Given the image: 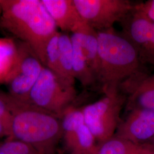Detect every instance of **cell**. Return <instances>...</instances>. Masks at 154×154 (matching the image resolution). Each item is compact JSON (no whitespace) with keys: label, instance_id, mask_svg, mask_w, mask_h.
I'll use <instances>...</instances> for the list:
<instances>
[{"label":"cell","instance_id":"cell-18","mask_svg":"<svg viewBox=\"0 0 154 154\" xmlns=\"http://www.w3.org/2000/svg\"><path fill=\"white\" fill-rule=\"evenodd\" d=\"M0 154H40L26 143L12 138L0 142Z\"/></svg>","mask_w":154,"mask_h":154},{"label":"cell","instance_id":"cell-16","mask_svg":"<svg viewBox=\"0 0 154 154\" xmlns=\"http://www.w3.org/2000/svg\"><path fill=\"white\" fill-rule=\"evenodd\" d=\"M59 35L60 32H58L50 39L48 44L46 53V67H48L51 71L54 72L57 75L62 78L61 66L60 63V53L58 46Z\"/></svg>","mask_w":154,"mask_h":154},{"label":"cell","instance_id":"cell-20","mask_svg":"<svg viewBox=\"0 0 154 154\" xmlns=\"http://www.w3.org/2000/svg\"><path fill=\"white\" fill-rule=\"evenodd\" d=\"M98 154H126V149L121 141L112 140L105 143Z\"/></svg>","mask_w":154,"mask_h":154},{"label":"cell","instance_id":"cell-5","mask_svg":"<svg viewBox=\"0 0 154 154\" xmlns=\"http://www.w3.org/2000/svg\"><path fill=\"white\" fill-rule=\"evenodd\" d=\"M45 66L32 48L22 42L17 45L16 59L4 83L9 94L29 103V94Z\"/></svg>","mask_w":154,"mask_h":154},{"label":"cell","instance_id":"cell-11","mask_svg":"<svg viewBox=\"0 0 154 154\" xmlns=\"http://www.w3.org/2000/svg\"><path fill=\"white\" fill-rule=\"evenodd\" d=\"M121 91L128 94L129 107L131 109L154 110V73L143 79L125 85Z\"/></svg>","mask_w":154,"mask_h":154},{"label":"cell","instance_id":"cell-4","mask_svg":"<svg viewBox=\"0 0 154 154\" xmlns=\"http://www.w3.org/2000/svg\"><path fill=\"white\" fill-rule=\"evenodd\" d=\"M75 86L44 67L29 94V103L60 118L77 97Z\"/></svg>","mask_w":154,"mask_h":154},{"label":"cell","instance_id":"cell-12","mask_svg":"<svg viewBox=\"0 0 154 154\" xmlns=\"http://www.w3.org/2000/svg\"><path fill=\"white\" fill-rule=\"evenodd\" d=\"M70 37L73 50V73L75 79L81 83L84 88H92L98 86L97 81L83 53L76 35L72 33Z\"/></svg>","mask_w":154,"mask_h":154},{"label":"cell","instance_id":"cell-1","mask_svg":"<svg viewBox=\"0 0 154 154\" xmlns=\"http://www.w3.org/2000/svg\"><path fill=\"white\" fill-rule=\"evenodd\" d=\"M0 23L29 45L46 67L47 46L58 31L42 0H0Z\"/></svg>","mask_w":154,"mask_h":154},{"label":"cell","instance_id":"cell-10","mask_svg":"<svg viewBox=\"0 0 154 154\" xmlns=\"http://www.w3.org/2000/svg\"><path fill=\"white\" fill-rule=\"evenodd\" d=\"M122 126L133 139L149 142L154 138V110L134 109Z\"/></svg>","mask_w":154,"mask_h":154},{"label":"cell","instance_id":"cell-17","mask_svg":"<svg viewBox=\"0 0 154 154\" xmlns=\"http://www.w3.org/2000/svg\"><path fill=\"white\" fill-rule=\"evenodd\" d=\"M11 115L6 94H0V138L11 137Z\"/></svg>","mask_w":154,"mask_h":154},{"label":"cell","instance_id":"cell-13","mask_svg":"<svg viewBox=\"0 0 154 154\" xmlns=\"http://www.w3.org/2000/svg\"><path fill=\"white\" fill-rule=\"evenodd\" d=\"M74 34L78 38L84 56L98 84L100 62L97 32L90 27L84 31Z\"/></svg>","mask_w":154,"mask_h":154},{"label":"cell","instance_id":"cell-2","mask_svg":"<svg viewBox=\"0 0 154 154\" xmlns=\"http://www.w3.org/2000/svg\"><path fill=\"white\" fill-rule=\"evenodd\" d=\"M97 37L100 62L98 84L105 94L119 90L123 83L132 78L150 74L137 50L124 35L111 28L97 32Z\"/></svg>","mask_w":154,"mask_h":154},{"label":"cell","instance_id":"cell-6","mask_svg":"<svg viewBox=\"0 0 154 154\" xmlns=\"http://www.w3.org/2000/svg\"><path fill=\"white\" fill-rule=\"evenodd\" d=\"M80 16L97 32L113 28L122 22L134 8L128 0H73Z\"/></svg>","mask_w":154,"mask_h":154},{"label":"cell","instance_id":"cell-21","mask_svg":"<svg viewBox=\"0 0 154 154\" xmlns=\"http://www.w3.org/2000/svg\"><path fill=\"white\" fill-rule=\"evenodd\" d=\"M139 4L145 15L154 23V0H149Z\"/></svg>","mask_w":154,"mask_h":154},{"label":"cell","instance_id":"cell-7","mask_svg":"<svg viewBox=\"0 0 154 154\" xmlns=\"http://www.w3.org/2000/svg\"><path fill=\"white\" fill-rule=\"evenodd\" d=\"M126 94L119 90L105 93L98 101L86 106L82 110L85 122L94 137H102L116 126Z\"/></svg>","mask_w":154,"mask_h":154},{"label":"cell","instance_id":"cell-22","mask_svg":"<svg viewBox=\"0 0 154 154\" xmlns=\"http://www.w3.org/2000/svg\"><path fill=\"white\" fill-rule=\"evenodd\" d=\"M146 144H147L151 149L154 150V138L149 142L147 143Z\"/></svg>","mask_w":154,"mask_h":154},{"label":"cell","instance_id":"cell-9","mask_svg":"<svg viewBox=\"0 0 154 154\" xmlns=\"http://www.w3.org/2000/svg\"><path fill=\"white\" fill-rule=\"evenodd\" d=\"M42 2L57 28L62 32L78 33L90 28L80 16L73 0H42Z\"/></svg>","mask_w":154,"mask_h":154},{"label":"cell","instance_id":"cell-3","mask_svg":"<svg viewBox=\"0 0 154 154\" xmlns=\"http://www.w3.org/2000/svg\"><path fill=\"white\" fill-rule=\"evenodd\" d=\"M6 94L11 115L9 138L27 144L40 154H54L63 135L60 117Z\"/></svg>","mask_w":154,"mask_h":154},{"label":"cell","instance_id":"cell-14","mask_svg":"<svg viewBox=\"0 0 154 154\" xmlns=\"http://www.w3.org/2000/svg\"><path fill=\"white\" fill-rule=\"evenodd\" d=\"M58 46L62 78L74 85L75 79L73 73V50L70 35L60 32Z\"/></svg>","mask_w":154,"mask_h":154},{"label":"cell","instance_id":"cell-15","mask_svg":"<svg viewBox=\"0 0 154 154\" xmlns=\"http://www.w3.org/2000/svg\"><path fill=\"white\" fill-rule=\"evenodd\" d=\"M17 45L11 39L0 38V83H4L16 59Z\"/></svg>","mask_w":154,"mask_h":154},{"label":"cell","instance_id":"cell-8","mask_svg":"<svg viewBox=\"0 0 154 154\" xmlns=\"http://www.w3.org/2000/svg\"><path fill=\"white\" fill-rule=\"evenodd\" d=\"M122 34L138 51L142 62L154 66V23L145 15L139 4L121 22Z\"/></svg>","mask_w":154,"mask_h":154},{"label":"cell","instance_id":"cell-19","mask_svg":"<svg viewBox=\"0 0 154 154\" xmlns=\"http://www.w3.org/2000/svg\"><path fill=\"white\" fill-rule=\"evenodd\" d=\"M74 136L77 138L80 145L84 148L90 147L93 142V135L85 123L79 127L75 132L66 135L67 139Z\"/></svg>","mask_w":154,"mask_h":154}]
</instances>
